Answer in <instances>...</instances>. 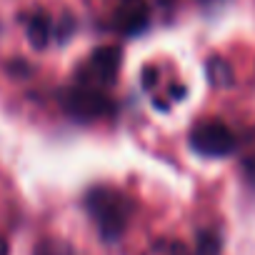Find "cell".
Returning <instances> with one entry per match:
<instances>
[{
  "mask_svg": "<svg viewBox=\"0 0 255 255\" xmlns=\"http://www.w3.org/2000/svg\"><path fill=\"white\" fill-rule=\"evenodd\" d=\"M85 210L105 240H118L133 218V203L125 193L98 185L85 195Z\"/></svg>",
  "mask_w": 255,
  "mask_h": 255,
  "instance_id": "6da1fadb",
  "label": "cell"
},
{
  "mask_svg": "<svg viewBox=\"0 0 255 255\" xmlns=\"http://www.w3.org/2000/svg\"><path fill=\"white\" fill-rule=\"evenodd\" d=\"M193 148L200 155L223 158V155H230L235 150V135L225 123L208 120V123H200L193 130Z\"/></svg>",
  "mask_w": 255,
  "mask_h": 255,
  "instance_id": "7a4b0ae2",
  "label": "cell"
},
{
  "mask_svg": "<svg viewBox=\"0 0 255 255\" xmlns=\"http://www.w3.org/2000/svg\"><path fill=\"white\" fill-rule=\"evenodd\" d=\"M120 65V53L110 45L95 50L83 70V78H80V85H88V88H98V85H105L115 78V70Z\"/></svg>",
  "mask_w": 255,
  "mask_h": 255,
  "instance_id": "3957f363",
  "label": "cell"
},
{
  "mask_svg": "<svg viewBox=\"0 0 255 255\" xmlns=\"http://www.w3.org/2000/svg\"><path fill=\"white\" fill-rule=\"evenodd\" d=\"M65 108L73 115H80V118H98V115L108 113V100L98 93V88L80 85V88H75V90L68 93Z\"/></svg>",
  "mask_w": 255,
  "mask_h": 255,
  "instance_id": "277c9868",
  "label": "cell"
},
{
  "mask_svg": "<svg viewBox=\"0 0 255 255\" xmlns=\"http://www.w3.org/2000/svg\"><path fill=\"white\" fill-rule=\"evenodd\" d=\"M148 23V5L145 0H123L118 8V25L125 33H135Z\"/></svg>",
  "mask_w": 255,
  "mask_h": 255,
  "instance_id": "5b68a950",
  "label": "cell"
},
{
  "mask_svg": "<svg viewBox=\"0 0 255 255\" xmlns=\"http://www.w3.org/2000/svg\"><path fill=\"white\" fill-rule=\"evenodd\" d=\"M33 255H80V253L73 245H68L65 240H60V238H43L35 245Z\"/></svg>",
  "mask_w": 255,
  "mask_h": 255,
  "instance_id": "8992f818",
  "label": "cell"
},
{
  "mask_svg": "<svg viewBox=\"0 0 255 255\" xmlns=\"http://www.w3.org/2000/svg\"><path fill=\"white\" fill-rule=\"evenodd\" d=\"M143 255H190V253H188L185 245H180V243H175V240H158V243H153Z\"/></svg>",
  "mask_w": 255,
  "mask_h": 255,
  "instance_id": "52a82bcc",
  "label": "cell"
},
{
  "mask_svg": "<svg viewBox=\"0 0 255 255\" xmlns=\"http://www.w3.org/2000/svg\"><path fill=\"white\" fill-rule=\"evenodd\" d=\"M245 170H248V175L255 180V135H253V140H250V145H248V150H245Z\"/></svg>",
  "mask_w": 255,
  "mask_h": 255,
  "instance_id": "ba28073f",
  "label": "cell"
},
{
  "mask_svg": "<svg viewBox=\"0 0 255 255\" xmlns=\"http://www.w3.org/2000/svg\"><path fill=\"white\" fill-rule=\"evenodd\" d=\"M0 255H8V243H5L3 235H0Z\"/></svg>",
  "mask_w": 255,
  "mask_h": 255,
  "instance_id": "9c48e42d",
  "label": "cell"
}]
</instances>
